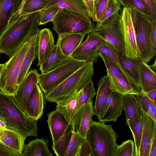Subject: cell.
Returning a JSON list of instances; mask_svg holds the SVG:
<instances>
[{"label": "cell", "mask_w": 156, "mask_h": 156, "mask_svg": "<svg viewBox=\"0 0 156 156\" xmlns=\"http://www.w3.org/2000/svg\"><path fill=\"white\" fill-rule=\"evenodd\" d=\"M120 15L121 30L125 45L124 55L136 64L142 61L137 45L131 9L123 8Z\"/></svg>", "instance_id": "cell-10"}, {"label": "cell", "mask_w": 156, "mask_h": 156, "mask_svg": "<svg viewBox=\"0 0 156 156\" xmlns=\"http://www.w3.org/2000/svg\"><path fill=\"white\" fill-rule=\"evenodd\" d=\"M47 116V121L54 144L72 127L64 114L57 109L48 113Z\"/></svg>", "instance_id": "cell-15"}, {"label": "cell", "mask_w": 156, "mask_h": 156, "mask_svg": "<svg viewBox=\"0 0 156 156\" xmlns=\"http://www.w3.org/2000/svg\"><path fill=\"white\" fill-rule=\"evenodd\" d=\"M96 92L92 80L90 79L82 90L77 106L73 116L82 105L92 101L96 94Z\"/></svg>", "instance_id": "cell-34"}, {"label": "cell", "mask_w": 156, "mask_h": 156, "mask_svg": "<svg viewBox=\"0 0 156 156\" xmlns=\"http://www.w3.org/2000/svg\"><path fill=\"white\" fill-rule=\"evenodd\" d=\"M48 140L37 138L29 140L25 145L21 156H52L48 147Z\"/></svg>", "instance_id": "cell-23"}, {"label": "cell", "mask_w": 156, "mask_h": 156, "mask_svg": "<svg viewBox=\"0 0 156 156\" xmlns=\"http://www.w3.org/2000/svg\"><path fill=\"white\" fill-rule=\"evenodd\" d=\"M82 89L56 103V109L64 114L69 123L75 112Z\"/></svg>", "instance_id": "cell-24"}, {"label": "cell", "mask_w": 156, "mask_h": 156, "mask_svg": "<svg viewBox=\"0 0 156 156\" xmlns=\"http://www.w3.org/2000/svg\"><path fill=\"white\" fill-rule=\"evenodd\" d=\"M94 74V62L87 63L48 94L44 100L57 103L68 96L82 89Z\"/></svg>", "instance_id": "cell-4"}, {"label": "cell", "mask_w": 156, "mask_h": 156, "mask_svg": "<svg viewBox=\"0 0 156 156\" xmlns=\"http://www.w3.org/2000/svg\"><path fill=\"white\" fill-rule=\"evenodd\" d=\"M142 115V131L139 156H149L150 144L156 122L148 115L140 113Z\"/></svg>", "instance_id": "cell-18"}, {"label": "cell", "mask_w": 156, "mask_h": 156, "mask_svg": "<svg viewBox=\"0 0 156 156\" xmlns=\"http://www.w3.org/2000/svg\"><path fill=\"white\" fill-rule=\"evenodd\" d=\"M149 156H156V128L154 129L152 135Z\"/></svg>", "instance_id": "cell-51"}, {"label": "cell", "mask_w": 156, "mask_h": 156, "mask_svg": "<svg viewBox=\"0 0 156 156\" xmlns=\"http://www.w3.org/2000/svg\"><path fill=\"white\" fill-rule=\"evenodd\" d=\"M123 95L111 91L108 94L99 117L98 121L105 123L108 121L116 122L123 109Z\"/></svg>", "instance_id": "cell-12"}, {"label": "cell", "mask_w": 156, "mask_h": 156, "mask_svg": "<svg viewBox=\"0 0 156 156\" xmlns=\"http://www.w3.org/2000/svg\"><path fill=\"white\" fill-rule=\"evenodd\" d=\"M88 62L75 59L71 56L59 66L39 74L38 84L45 95Z\"/></svg>", "instance_id": "cell-8"}, {"label": "cell", "mask_w": 156, "mask_h": 156, "mask_svg": "<svg viewBox=\"0 0 156 156\" xmlns=\"http://www.w3.org/2000/svg\"><path fill=\"white\" fill-rule=\"evenodd\" d=\"M39 74L35 69L28 72L13 96L15 103L25 113L26 104L30 94L36 85L38 84Z\"/></svg>", "instance_id": "cell-14"}, {"label": "cell", "mask_w": 156, "mask_h": 156, "mask_svg": "<svg viewBox=\"0 0 156 156\" xmlns=\"http://www.w3.org/2000/svg\"><path fill=\"white\" fill-rule=\"evenodd\" d=\"M60 9L58 5H53L40 11V25L52 21Z\"/></svg>", "instance_id": "cell-41"}, {"label": "cell", "mask_w": 156, "mask_h": 156, "mask_svg": "<svg viewBox=\"0 0 156 156\" xmlns=\"http://www.w3.org/2000/svg\"><path fill=\"white\" fill-rule=\"evenodd\" d=\"M52 22L53 29L58 35L80 34L85 36L94 27L89 17L66 9H60Z\"/></svg>", "instance_id": "cell-5"}, {"label": "cell", "mask_w": 156, "mask_h": 156, "mask_svg": "<svg viewBox=\"0 0 156 156\" xmlns=\"http://www.w3.org/2000/svg\"><path fill=\"white\" fill-rule=\"evenodd\" d=\"M48 0H26L23 5L22 15L39 12L46 7Z\"/></svg>", "instance_id": "cell-37"}, {"label": "cell", "mask_w": 156, "mask_h": 156, "mask_svg": "<svg viewBox=\"0 0 156 156\" xmlns=\"http://www.w3.org/2000/svg\"><path fill=\"white\" fill-rule=\"evenodd\" d=\"M37 31L34 35L32 41L23 61L17 80V84L19 86L28 73L32 62L37 58L36 49Z\"/></svg>", "instance_id": "cell-27"}, {"label": "cell", "mask_w": 156, "mask_h": 156, "mask_svg": "<svg viewBox=\"0 0 156 156\" xmlns=\"http://www.w3.org/2000/svg\"><path fill=\"white\" fill-rule=\"evenodd\" d=\"M120 69L131 82L135 89L141 91L140 74L136 64L120 52L119 56Z\"/></svg>", "instance_id": "cell-20"}, {"label": "cell", "mask_w": 156, "mask_h": 156, "mask_svg": "<svg viewBox=\"0 0 156 156\" xmlns=\"http://www.w3.org/2000/svg\"><path fill=\"white\" fill-rule=\"evenodd\" d=\"M0 116L6 122V128L27 137L38 135L37 120L28 116L18 106L13 95L0 90Z\"/></svg>", "instance_id": "cell-2"}, {"label": "cell", "mask_w": 156, "mask_h": 156, "mask_svg": "<svg viewBox=\"0 0 156 156\" xmlns=\"http://www.w3.org/2000/svg\"><path fill=\"white\" fill-rule=\"evenodd\" d=\"M135 100L140 113L145 114L156 122V109L153 103L141 90L138 95H131Z\"/></svg>", "instance_id": "cell-30"}, {"label": "cell", "mask_w": 156, "mask_h": 156, "mask_svg": "<svg viewBox=\"0 0 156 156\" xmlns=\"http://www.w3.org/2000/svg\"><path fill=\"white\" fill-rule=\"evenodd\" d=\"M0 156H21L0 142Z\"/></svg>", "instance_id": "cell-48"}, {"label": "cell", "mask_w": 156, "mask_h": 156, "mask_svg": "<svg viewBox=\"0 0 156 156\" xmlns=\"http://www.w3.org/2000/svg\"><path fill=\"white\" fill-rule=\"evenodd\" d=\"M147 5L152 20H156V0H141Z\"/></svg>", "instance_id": "cell-47"}, {"label": "cell", "mask_w": 156, "mask_h": 156, "mask_svg": "<svg viewBox=\"0 0 156 156\" xmlns=\"http://www.w3.org/2000/svg\"><path fill=\"white\" fill-rule=\"evenodd\" d=\"M121 10V6L118 0H109L105 10L99 22L97 24L103 23L109 17Z\"/></svg>", "instance_id": "cell-43"}, {"label": "cell", "mask_w": 156, "mask_h": 156, "mask_svg": "<svg viewBox=\"0 0 156 156\" xmlns=\"http://www.w3.org/2000/svg\"><path fill=\"white\" fill-rule=\"evenodd\" d=\"M117 136L111 125L92 120L86 138L93 156H114Z\"/></svg>", "instance_id": "cell-3"}, {"label": "cell", "mask_w": 156, "mask_h": 156, "mask_svg": "<svg viewBox=\"0 0 156 156\" xmlns=\"http://www.w3.org/2000/svg\"><path fill=\"white\" fill-rule=\"evenodd\" d=\"M134 149L133 141L128 140L119 145H117L114 156H134Z\"/></svg>", "instance_id": "cell-42"}, {"label": "cell", "mask_w": 156, "mask_h": 156, "mask_svg": "<svg viewBox=\"0 0 156 156\" xmlns=\"http://www.w3.org/2000/svg\"><path fill=\"white\" fill-rule=\"evenodd\" d=\"M99 57H100L103 60L106 68V71H107L110 74L113 76L124 79L128 82L134 89L136 91L134 88L129 80L115 63L105 55L99 54Z\"/></svg>", "instance_id": "cell-36"}, {"label": "cell", "mask_w": 156, "mask_h": 156, "mask_svg": "<svg viewBox=\"0 0 156 156\" xmlns=\"http://www.w3.org/2000/svg\"><path fill=\"white\" fill-rule=\"evenodd\" d=\"M26 138L13 130L7 128L0 129V142L21 155L24 151Z\"/></svg>", "instance_id": "cell-19"}, {"label": "cell", "mask_w": 156, "mask_h": 156, "mask_svg": "<svg viewBox=\"0 0 156 156\" xmlns=\"http://www.w3.org/2000/svg\"><path fill=\"white\" fill-rule=\"evenodd\" d=\"M131 9L140 57L142 62L147 64L156 53V49L153 46L150 39L152 20L137 10Z\"/></svg>", "instance_id": "cell-6"}, {"label": "cell", "mask_w": 156, "mask_h": 156, "mask_svg": "<svg viewBox=\"0 0 156 156\" xmlns=\"http://www.w3.org/2000/svg\"><path fill=\"white\" fill-rule=\"evenodd\" d=\"M123 109L125 112L126 125L129 128L142 116L133 98L129 94L123 95Z\"/></svg>", "instance_id": "cell-28"}, {"label": "cell", "mask_w": 156, "mask_h": 156, "mask_svg": "<svg viewBox=\"0 0 156 156\" xmlns=\"http://www.w3.org/2000/svg\"><path fill=\"white\" fill-rule=\"evenodd\" d=\"M123 8L135 9L150 18L146 4L141 0H118Z\"/></svg>", "instance_id": "cell-40"}, {"label": "cell", "mask_w": 156, "mask_h": 156, "mask_svg": "<svg viewBox=\"0 0 156 156\" xmlns=\"http://www.w3.org/2000/svg\"><path fill=\"white\" fill-rule=\"evenodd\" d=\"M25 0H14L11 17L8 26L16 21L22 16V6Z\"/></svg>", "instance_id": "cell-45"}, {"label": "cell", "mask_w": 156, "mask_h": 156, "mask_svg": "<svg viewBox=\"0 0 156 156\" xmlns=\"http://www.w3.org/2000/svg\"><path fill=\"white\" fill-rule=\"evenodd\" d=\"M71 128L68 130L55 144L52 149L57 156H64L70 141L73 132Z\"/></svg>", "instance_id": "cell-35"}, {"label": "cell", "mask_w": 156, "mask_h": 156, "mask_svg": "<svg viewBox=\"0 0 156 156\" xmlns=\"http://www.w3.org/2000/svg\"><path fill=\"white\" fill-rule=\"evenodd\" d=\"M84 37L80 34H60L58 35L56 44L64 55L68 56H71L80 44Z\"/></svg>", "instance_id": "cell-21"}, {"label": "cell", "mask_w": 156, "mask_h": 156, "mask_svg": "<svg viewBox=\"0 0 156 156\" xmlns=\"http://www.w3.org/2000/svg\"><path fill=\"white\" fill-rule=\"evenodd\" d=\"M40 12L22 15L8 26L0 36V53L10 57L37 32Z\"/></svg>", "instance_id": "cell-1"}, {"label": "cell", "mask_w": 156, "mask_h": 156, "mask_svg": "<svg viewBox=\"0 0 156 156\" xmlns=\"http://www.w3.org/2000/svg\"><path fill=\"white\" fill-rule=\"evenodd\" d=\"M6 128V122L0 116V129Z\"/></svg>", "instance_id": "cell-53"}, {"label": "cell", "mask_w": 156, "mask_h": 156, "mask_svg": "<svg viewBox=\"0 0 156 156\" xmlns=\"http://www.w3.org/2000/svg\"><path fill=\"white\" fill-rule=\"evenodd\" d=\"M105 41L91 31L87 34L85 41L80 44L71 56L76 60L87 62H96L99 57L96 51L102 42Z\"/></svg>", "instance_id": "cell-11"}, {"label": "cell", "mask_w": 156, "mask_h": 156, "mask_svg": "<svg viewBox=\"0 0 156 156\" xmlns=\"http://www.w3.org/2000/svg\"><path fill=\"white\" fill-rule=\"evenodd\" d=\"M44 92L39 84L35 86L26 102L25 112L29 117L38 120L44 112Z\"/></svg>", "instance_id": "cell-17"}, {"label": "cell", "mask_w": 156, "mask_h": 156, "mask_svg": "<svg viewBox=\"0 0 156 156\" xmlns=\"http://www.w3.org/2000/svg\"><path fill=\"white\" fill-rule=\"evenodd\" d=\"M53 5H58L60 9H69L89 17L85 6L82 0H48L46 8Z\"/></svg>", "instance_id": "cell-31"}, {"label": "cell", "mask_w": 156, "mask_h": 156, "mask_svg": "<svg viewBox=\"0 0 156 156\" xmlns=\"http://www.w3.org/2000/svg\"><path fill=\"white\" fill-rule=\"evenodd\" d=\"M121 16L119 13L109 17L103 23L97 24L91 31L104 41L114 45L125 53V45L120 28Z\"/></svg>", "instance_id": "cell-9"}, {"label": "cell", "mask_w": 156, "mask_h": 156, "mask_svg": "<svg viewBox=\"0 0 156 156\" xmlns=\"http://www.w3.org/2000/svg\"><path fill=\"white\" fill-rule=\"evenodd\" d=\"M96 52L98 57L99 54L108 56L120 68L119 56L120 52L113 44L108 42L104 41L98 48Z\"/></svg>", "instance_id": "cell-33"}, {"label": "cell", "mask_w": 156, "mask_h": 156, "mask_svg": "<svg viewBox=\"0 0 156 156\" xmlns=\"http://www.w3.org/2000/svg\"><path fill=\"white\" fill-rule=\"evenodd\" d=\"M69 56L64 55L56 44L44 62L39 66L41 73L50 71L58 67L64 63Z\"/></svg>", "instance_id": "cell-25"}, {"label": "cell", "mask_w": 156, "mask_h": 156, "mask_svg": "<svg viewBox=\"0 0 156 156\" xmlns=\"http://www.w3.org/2000/svg\"><path fill=\"white\" fill-rule=\"evenodd\" d=\"M109 86L108 77L105 75L99 80L98 83L95 103L93 107L94 115L98 118L101 113L108 94L112 91Z\"/></svg>", "instance_id": "cell-26"}, {"label": "cell", "mask_w": 156, "mask_h": 156, "mask_svg": "<svg viewBox=\"0 0 156 156\" xmlns=\"http://www.w3.org/2000/svg\"><path fill=\"white\" fill-rule=\"evenodd\" d=\"M136 64L139 73L141 89L145 92L156 89V72L149 65L142 61Z\"/></svg>", "instance_id": "cell-22"}, {"label": "cell", "mask_w": 156, "mask_h": 156, "mask_svg": "<svg viewBox=\"0 0 156 156\" xmlns=\"http://www.w3.org/2000/svg\"><path fill=\"white\" fill-rule=\"evenodd\" d=\"M31 37L13 55L10 57L2 71L0 90L14 96L18 89L17 78L24 56L33 39Z\"/></svg>", "instance_id": "cell-7"}, {"label": "cell", "mask_w": 156, "mask_h": 156, "mask_svg": "<svg viewBox=\"0 0 156 156\" xmlns=\"http://www.w3.org/2000/svg\"><path fill=\"white\" fill-rule=\"evenodd\" d=\"M110 82V88L112 91L123 95H138L140 92L136 91L131 85L124 79L111 75L106 71Z\"/></svg>", "instance_id": "cell-29"}, {"label": "cell", "mask_w": 156, "mask_h": 156, "mask_svg": "<svg viewBox=\"0 0 156 156\" xmlns=\"http://www.w3.org/2000/svg\"><path fill=\"white\" fill-rule=\"evenodd\" d=\"M84 4L90 19H93L94 14V0H82Z\"/></svg>", "instance_id": "cell-49"}, {"label": "cell", "mask_w": 156, "mask_h": 156, "mask_svg": "<svg viewBox=\"0 0 156 156\" xmlns=\"http://www.w3.org/2000/svg\"><path fill=\"white\" fill-rule=\"evenodd\" d=\"M14 0H0V36L8 25L11 17Z\"/></svg>", "instance_id": "cell-32"}, {"label": "cell", "mask_w": 156, "mask_h": 156, "mask_svg": "<svg viewBox=\"0 0 156 156\" xmlns=\"http://www.w3.org/2000/svg\"><path fill=\"white\" fill-rule=\"evenodd\" d=\"M84 139L76 131H73L71 139L64 156H77L81 145Z\"/></svg>", "instance_id": "cell-38"}, {"label": "cell", "mask_w": 156, "mask_h": 156, "mask_svg": "<svg viewBox=\"0 0 156 156\" xmlns=\"http://www.w3.org/2000/svg\"><path fill=\"white\" fill-rule=\"evenodd\" d=\"M145 93L154 106L156 107V89Z\"/></svg>", "instance_id": "cell-52"}, {"label": "cell", "mask_w": 156, "mask_h": 156, "mask_svg": "<svg viewBox=\"0 0 156 156\" xmlns=\"http://www.w3.org/2000/svg\"><path fill=\"white\" fill-rule=\"evenodd\" d=\"M77 156H93L90 144L86 138L81 145Z\"/></svg>", "instance_id": "cell-46"}, {"label": "cell", "mask_w": 156, "mask_h": 156, "mask_svg": "<svg viewBox=\"0 0 156 156\" xmlns=\"http://www.w3.org/2000/svg\"><path fill=\"white\" fill-rule=\"evenodd\" d=\"M55 45L54 37L49 29L38 30L36 42L37 66H40L44 62Z\"/></svg>", "instance_id": "cell-16"}, {"label": "cell", "mask_w": 156, "mask_h": 156, "mask_svg": "<svg viewBox=\"0 0 156 156\" xmlns=\"http://www.w3.org/2000/svg\"><path fill=\"white\" fill-rule=\"evenodd\" d=\"M5 64H6L5 63L4 64L0 63V78H1V76L2 71V69H3L4 67L5 66Z\"/></svg>", "instance_id": "cell-54"}, {"label": "cell", "mask_w": 156, "mask_h": 156, "mask_svg": "<svg viewBox=\"0 0 156 156\" xmlns=\"http://www.w3.org/2000/svg\"><path fill=\"white\" fill-rule=\"evenodd\" d=\"M108 1L109 0H98L94 3V14L93 20L97 23L100 21Z\"/></svg>", "instance_id": "cell-44"}, {"label": "cell", "mask_w": 156, "mask_h": 156, "mask_svg": "<svg viewBox=\"0 0 156 156\" xmlns=\"http://www.w3.org/2000/svg\"><path fill=\"white\" fill-rule=\"evenodd\" d=\"M129 129L134 140V156H139L142 131V116Z\"/></svg>", "instance_id": "cell-39"}, {"label": "cell", "mask_w": 156, "mask_h": 156, "mask_svg": "<svg viewBox=\"0 0 156 156\" xmlns=\"http://www.w3.org/2000/svg\"><path fill=\"white\" fill-rule=\"evenodd\" d=\"M93 101L82 106L72 119L70 124L73 131H75L84 138L91 124L94 115Z\"/></svg>", "instance_id": "cell-13"}, {"label": "cell", "mask_w": 156, "mask_h": 156, "mask_svg": "<svg viewBox=\"0 0 156 156\" xmlns=\"http://www.w3.org/2000/svg\"><path fill=\"white\" fill-rule=\"evenodd\" d=\"M98 0H94V3L97 2Z\"/></svg>", "instance_id": "cell-55"}, {"label": "cell", "mask_w": 156, "mask_h": 156, "mask_svg": "<svg viewBox=\"0 0 156 156\" xmlns=\"http://www.w3.org/2000/svg\"><path fill=\"white\" fill-rule=\"evenodd\" d=\"M150 39L153 46L156 49V20L152 21Z\"/></svg>", "instance_id": "cell-50"}, {"label": "cell", "mask_w": 156, "mask_h": 156, "mask_svg": "<svg viewBox=\"0 0 156 156\" xmlns=\"http://www.w3.org/2000/svg\"></svg>", "instance_id": "cell-56"}]
</instances>
